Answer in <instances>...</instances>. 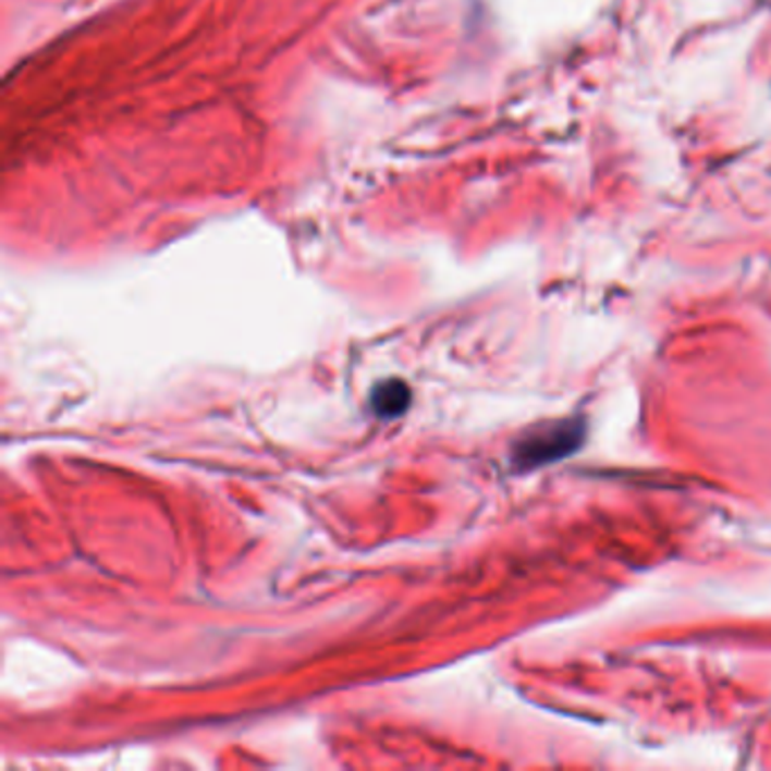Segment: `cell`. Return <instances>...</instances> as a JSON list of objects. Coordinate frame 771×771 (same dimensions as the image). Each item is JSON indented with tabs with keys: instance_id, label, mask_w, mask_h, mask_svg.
Instances as JSON below:
<instances>
[{
	"instance_id": "2",
	"label": "cell",
	"mask_w": 771,
	"mask_h": 771,
	"mask_svg": "<svg viewBox=\"0 0 771 771\" xmlns=\"http://www.w3.org/2000/svg\"><path fill=\"white\" fill-rule=\"evenodd\" d=\"M412 401L409 388L403 380L390 378L380 384H376L371 392V407L382 419H394L399 414H403L407 409Z\"/></svg>"
},
{
	"instance_id": "1",
	"label": "cell",
	"mask_w": 771,
	"mask_h": 771,
	"mask_svg": "<svg viewBox=\"0 0 771 771\" xmlns=\"http://www.w3.org/2000/svg\"><path fill=\"white\" fill-rule=\"evenodd\" d=\"M575 443H579V428H575L573 424L537 430L516 446V464L539 466L543 462L571 453Z\"/></svg>"
}]
</instances>
